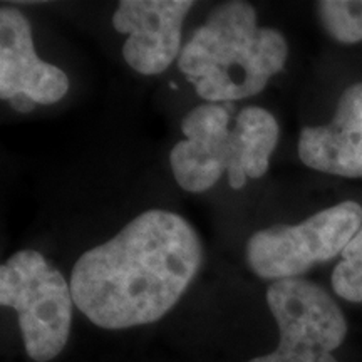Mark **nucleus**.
<instances>
[{
  "mask_svg": "<svg viewBox=\"0 0 362 362\" xmlns=\"http://www.w3.org/2000/svg\"><path fill=\"white\" fill-rule=\"evenodd\" d=\"M202 260V240L188 220L148 210L79 257L69 282L74 305L101 329L153 324L178 304Z\"/></svg>",
  "mask_w": 362,
  "mask_h": 362,
  "instance_id": "f257e3e1",
  "label": "nucleus"
},
{
  "mask_svg": "<svg viewBox=\"0 0 362 362\" xmlns=\"http://www.w3.org/2000/svg\"><path fill=\"white\" fill-rule=\"evenodd\" d=\"M288 44L282 33L259 27L252 4L230 0L208 13L178 57V67L205 101L257 96L284 69Z\"/></svg>",
  "mask_w": 362,
  "mask_h": 362,
  "instance_id": "f03ea898",
  "label": "nucleus"
},
{
  "mask_svg": "<svg viewBox=\"0 0 362 362\" xmlns=\"http://www.w3.org/2000/svg\"><path fill=\"white\" fill-rule=\"evenodd\" d=\"M0 304L17 312L27 356L49 362L64 351L72 324L71 284L42 253L16 252L0 267Z\"/></svg>",
  "mask_w": 362,
  "mask_h": 362,
  "instance_id": "7ed1b4c3",
  "label": "nucleus"
},
{
  "mask_svg": "<svg viewBox=\"0 0 362 362\" xmlns=\"http://www.w3.org/2000/svg\"><path fill=\"white\" fill-rule=\"evenodd\" d=\"M361 226L362 206L356 202L337 203L297 225H272L248 238L247 265L264 280L298 279L342 253Z\"/></svg>",
  "mask_w": 362,
  "mask_h": 362,
  "instance_id": "20e7f679",
  "label": "nucleus"
},
{
  "mask_svg": "<svg viewBox=\"0 0 362 362\" xmlns=\"http://www.w3.org/2000/svg\"><path fill=\"white\" fill-rule=\"evenodd\" d=\"M267 304L279 327V346L248 362H337L332 352L347 336L341 307L325 288L307 279L277 280Z\"/></svg>",
  "mask_w": 362,
  "mask_h": 362,
  "instance_id": "39448f33",
  "label": "nucleus"
},
{
  "mask_svg": "<svg viewBox=\"0 0 362 362\" xmlns=\"http://www.w3.org/2000/svg\"><path fill=\"white\" fill-rule=\"evenodd\" d=\"M192 0H121L112 27L126 34L123 57L131 69L156 76L173 64L181 52V30Z\"/></svg>",
  "mask_w": 362,
  "mask_h": 362,
  "instance_id": "423d86ee",
  "label": "nucleus"
},
{
  "mask_svg": "<svg viewBox=\"0 0 362 362\" xmlns=\"http://www.w3.org/2000/svg\"><path fill=\"white\" fill-rule=\"evenodd\" d=\"M69 90L61 67L44 62L34 49L30 22L16 7L0 8V98L24 94L35 104H54Z\"/></svg>",
  "mask_w": 362,
  "mask_h": 362,
  "instance_id": "0eeeda50",
  "label": "nucleus"
},
{
  "mask_svg": "<svg viewBox=\"0 0 362 362\" xmlns=\"http://www.w3.org/2000/svg\"><path fill=\"white\" fill-rule=\"evenodd\" d=\"M181 131L187 139L170 153L176 183L189 193L208 192L228 168L230 112L221 104H200L183 117Z\"/></svg>",
  "mask_w": 362,
  "mask_h": 362,
  "instance_id": "6e6552de",
  "label": "nucleus"
},
{
  "mask_svg": "<svg viewBox=\"0 0 362 362\" xmlns=\"http://www.w3.org/2000/svg\"><path fill=\"white\" fill-rule=\"evenodd\" d=\"M298 158L320 173L362 178V83L344 90L330 124L300 131Z\"/></svg>",
  "mask_w": 362,
  "mask_h": 362,
  "instance_id": "1a4fd4ad",
  "label": "nucleus"
},
{
  "mask_svg": "<svg viewBox=\"0 0 362 362\" xmlns=\"http://www.w3.org/2000/svg\"><path fill=\"white\" fill-rule=\"evenodd\" d=\"M279 123L264 107H243L230 133L228 183L242 189L248 180H259L269 171L270 156L279 143Z\"/></svg>",
  "mask_w": 362,
  "mask_h": 362,
  "instance_id": "9d476101",
  "label": "nucleus"
},
{
  "mask_svg": "<svg viewBox=\"0 0 362 362\" xmlns=\"http://www.w3.org/2000/svg\"><path fill=\"white\" fill-rule=\"evenodd\" d=\"M320 24L341 44L362 40V0H322L315 4Z\"/></svg>",
  "mask_w": 362,
  "mask_h": 362,
  "instance_id": "9b49d317",
  "label": "nucleus"
},
{
  "mask_svg": "<svg viewBox=\"0 0 362 362\" xmlns=\"http://www.w3.org/2000/svg\"><path fill=\"white\" fill-rule=\"evenodd\" d=\"M341 255L332 272L334 292L344 300L362 302V226Z\"/></svg>",
  "mask_w": 362,
  "mask_h": 362,
  "instance_id": "f8f14e48",
  "label": "nucleus"
},
{
  "mask_svg": "<svg viewBox=\"0 0 362 362\" xmlns=\"http://www.w3.org/2000/svg\"><path fill=\"white\" fill-rule=\"evenodd\" d=\"M8 104H11V106H12L16 111L22 112V115H25V112L34 111V107H35V103L33 101V99L24 96V94H19V96L12 98L11 101H8Z\"/></svg>",
  "mask_w": 362,
  "mask_h": 362,
  "instance_id": "ddd939ff",
  "label": "nucleus"
}]
</instances>
